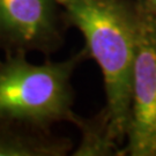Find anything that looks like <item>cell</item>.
I'll use <instances>...</instances> for the list:
<instances>
[{"instance_id": "obj_1", "label": "cell", "mask_w": 156, "mask_h": 156, "mask_svg": "<svg viewBox=\"0 0 156 156\" xmlns=\"http://www.w3.org/2000/svg\"><path fill=\"white\" fill-rule=\"evenodd\" d=\"M67 24L80 30L104 81L110 128L118 144L127 133L140 31L136 0H58Z\"/></svg>"}, {"instance_id": "obj_2", "label": "cell", "mask_w": 156, "mask_h": 156, "mask_svg": "<svg viewBox=\"0 0 156 156\" xmlns=\"http://www.w3.org/2000/svg\"><path fill=\"white\" fill-rule=\"evenodd\" d=\"M26 57L16 52L0 60V118L50 129L62 122L71 123L75 113L72 76L89 59L88 51L83 46L65 60L41 65Z\"/></svg>"}, {"instance_id": "obj_3", "label": "cell", "mask_w": 156, "mask_h": 156, "mask_svg": "<svg viewBox=\"0 0 156 156\" xmlns=\"http://www.w3.org/2000/svg\"><path fill=\"white\" fill-rule=\"evenodd\" d=\"M127 133L120 156H156V17L142 0Z\"/></svg>"}, {"instance_id": "obj_4", "label": "cell", "mask_w": 156, "mask_h": 156, "mask_svg": "<svg viewBox=\"0 0 156 156\" xmlns=\"http://www.w3.org/2000/svg\"><path fill=\"white\" fill-rule=\"evenodd\" d=\"M69 29L58 0H0V51L50 57Z\"/></svg>"}, {"instance_id": "obj_5", "label": "cell", "mask_w": 156, "mask_h": 156, "mask_svg": "<svg viewBox=\"0 0 156 156\" xmlns=\"http://www.w3.org/2000/svg\"><path fill=\"white\" fill-rule=\"evenodd\" d=\"M74 149L69 138L0 118V156H65Z\"/></svg>"}, {"instance_id": "obj_6", "label": "cell", "mask_w": 156, "mask_h": 156, "mask_svg": "<svg viewBox=\"0 0 156 156\" xmlns=\"http://www.w3.org/2000/svg\"><path fill=\"white\" fill-rule=\"evenodd\" d=\"M71 123L79 128L81 135L79 145L72 151L73 156H120V144L112 135L110 120L104 108L90 118L74 113Z\"/></svg>"}, {"instance_id": "obj_7", "label": "cell", "mask_w": 156, "mask_h": 156, "mask_svg": "<svg viewBox=\"0 0 156 156\" xmlns=\"http://www.w3.org/2000/svg\"><path fill=\"white\" fill-rule=\"evenodd\" d=\"M142 1L148 7V9L151 12V14L156 17V0H142Z\"/></svg>"}]
</instances>
